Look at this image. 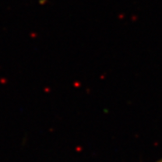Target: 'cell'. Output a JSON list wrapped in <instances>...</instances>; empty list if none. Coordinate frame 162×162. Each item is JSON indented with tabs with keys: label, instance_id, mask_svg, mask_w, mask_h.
Returning <instances> with one entry per match:
<instances>
[{
	"label": "cell",
	"instance_id": "obj_1",
	"mask_svg": "<svg viewBox=\"0 0 162 162\" xmlns=\"http://www.w3.org/2000/svg\"><path fill=\"white\" fill-rule=\"evenodd\" d=\"M161 162H162V161H161Z\"/></svg>",
	"mask_w": 162,
	"mask_h": 162
}]
</instances>
